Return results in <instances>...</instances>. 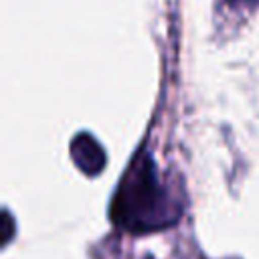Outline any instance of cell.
<instances>
[{
	"label": "cell",
	"instance_id": "cell-1",
	"mask_svg": "<svg viewBox=\"0 0 259 259\" xmlns=\"http://www.w3.org/2000/svg\"><path fill=\"white\" fill-rule=\"evenodd\" d=\"M111 221L125 233L144 235L170 229L180 221L182 206L166 188L150 150L142 148L132 158L111 198Z\"/></svg>",
	"mask_w": 259,
	"mask_h": 259
},
{
	"label": "cell",
	"instance_id": "cell-2",
	"mask_svg": "<svg viewBox=\"0 0 259 259\" xmlns=\"http://www.w3.org/2000/svg\"><path fill=\"white\" fill-rule=\"evenodd\" d=\"M71 160L75 166L85 174V176H97L103 172L107 164V154L103 146L89 134V132H79L69 146Z\"/></svg>",
	"mask_w": 259,
	"mask_h": 259
},
{
	"label": "cell",
	"instance_id": "cell-3",
	"mask_svg": "<svg viewBox=\"0 0 259 259\" xmlns=\"http://www.w3.org/2000/svg\"><path fill=\"white\" fill-rule=\"evenodd\" d=\"M2 223H4V233H2V245L6 247L12 239V233H14V223H12V217L8 212V208L2 210Z\"/></svg>",
	"mask_w": 259,
	"mask_h": 259
},
{
	"label": "cell",
	"instance_id": "cell-4",
	"mask_svg": "<svg viewBox=\"0 0 259 259\" xmlns=\"http://www.w3.org/2000/svg\"><path fill=\"white\" fill-rule=\"evenodd\" d=\"M259 0H227V4L231 8H239V6H255Z\"/></svg>",
	"mask_w": 259,
	"mask_h": 259
}]
</instances>
